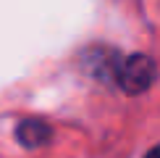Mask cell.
<instances>
[{
  "mask_svg": "<svg viewBox=\"0 0 160 158\" xmlns=\"http://www.w3.org/2000/svg\"><path fill=\"white\" fill-rule=\"evenodd\" d=\"M155 61L150 55H129L116 66V82L129 95H139L155 82Z\"/></svg>",
  "mask_w": 160,
  "mask_h": 158,
  "instance_id": "6da1fadb",
  "label": "cell"
},
{
  "mask_svg": "<svg viewBox=\"0 0 160 158\" xmlns=\"http://www.w3.org/2000/svg\"><path fill=\"white\" fill-rule=\"evenodd\" d=\"M16 137H18V142H21L24 148H42L45 142H50L52 129L45 121H39V118H26V121L18 124Z\"/></svg>",
  "mask_w": 160,
  "mask_h": 158,
  "instance_id": "7a4b0ae2",
  "label": "cell"
},
{
  "mask_svg": "<svg viewBox=\"0 0 160 158\" xmlns=\"http://www.w3.org/2000/svg\"><path fill=\"white\" fill-rule=\"evenodd\" d=\"M144 158H160V145H155V148H152V150H150V153L144 155Z\"/></svg>",
  "mask_w": 160,
  "mask_h": 158,
  "instance_id": "3957f363",
  "label": "cell"
}]
</instances>
